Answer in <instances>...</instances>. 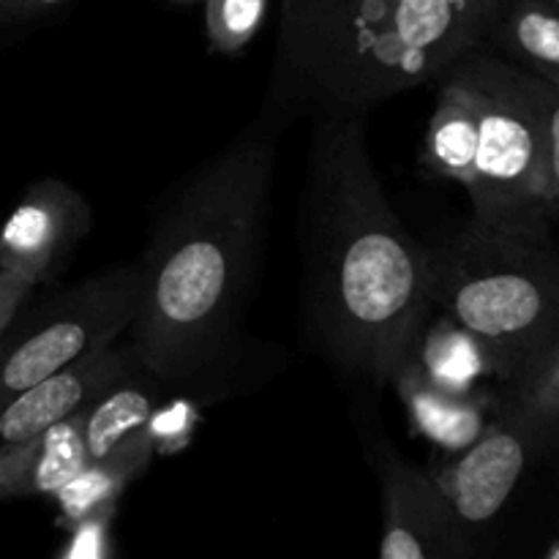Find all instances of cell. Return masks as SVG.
Instances as JSON below:
<instances>
[{
	"label": "cell",
	"instance_id": "obj_1",
	"mask_svg": "<svg viewBox=\"0 0 559 559\" xmlns=\"http://www.w3.org/2000/svg\"><path fill=\"white\" fill-rule=\"evenodd\" d=\"M306 309L333 364L374 385L431 311L426 249L371 162L366 115H317L304 186Z\"/></svg>",
	"mask_w": 559,
	"mask_h": 559
},
{
	"label": "cell",
	"instance_id": "obj_2",
	"mask_svg": "<svg viewBox=\"0 0 559 559\" xmlns=\"http://www.w3.org/2000/svg\"><path fill=\"white\" fill-rule=\"evenodd\" d=\"M276 140L249 131L207 158L158 213L140 262L131 355L158 382L216 364L233 338L265 238Z\"/></svg>",
	"mask_w": 559,
	"mask_h": 559
},
{
	"label": "cell",
	"instance_id": "obj_3",
	"mask_svg": "<svg viewBox=\"0 0 559 559\" xmlns=\"http://www.w3.org/2000/svg\"><path fill=\"white\" fill-rule=\"evenodd\" d=\"M502 0H282V107L366 115L486 47Z\"/></svg>",
	"mask_w": 559,
	"mask_h": 559
},
{
	"label": "cell",
	"instance_id": "obj_4",
	"mask_svg": "<svg viewBox=\"0 0 559 559\" xmlns=\"http://www.w3.org/2000/svg\"><path fill=\"white\" fill-rule=\"evenodd\" d=\"M429 304L500 353L516 391L559 342V240L551 227L469 218L426 249Z\"/></svg>",
	"mask_w": 559,
	"mask_h": 559
},
{
	"label": "cell",
	"instance_id": "obj_5",
	"mask_svg": "<svg viewBox=\"0 0 559 559\" xmlns=\"http://www.w3.org/2000/svg\"><path fill=\"white\" fill-rule=\"evenodd\" d=\"M478 115L473 216L497 227H551L544 194V136L516 63L480 47L451 66Z\"/></svg>",
	"mask_w": 559,
	"mask_h": 559
},
{
	"label": "cell",
	"instance_id": "obj_6",
	"mask_svg": "<svg viewBox=\"0 0 559 559\" xmlns=\"http://www.w3.org/2000/svg\"><path fill=\"white\" fill-rule=\"evenodd\" d=\"M140 265L109 267L52 295L0 338V404L118 342L140 306Z\"/></svg>",
	"mask_w": 559,
	"mask_h": 559
},
{
	"label": "cell",
	"instance_id": "obj_7",
	"mask_svg": "<svg viewBox=\"0 0 559 559\" xmlns=\"http://www.w3.org/2000/svg\"><path fill=\"white\" fill-rule=\"evenodd\" d=\"M559 437V415L506 396L484 435L435 475L469 533L495 522L519 484Z\"/></svg>",
	"mask_w": 559,
	"mask_h": 559
},
{
	"label": "cell",
	"instance_id": "obj_8",
	"mask_svg": "<svg viewBox=\"0 0 559 559\" xmlns=\"http://www.w3.org/2000/svg\"><path fill=\"white\" fill-rule=\"evenodd\" d=\"M382 559H451L475 551V535L445 500L435 475L380 453Z\"/></svg>",
	"mask_w": 559,
	"mask_h": 559
},
{
	"label": "cell",
	"instance_id": "obj_9",
	"mask_svg": "<svg viewBox=\"0 0 559 559\" xmlns=\"http://www.w3.org/2000/svg\"><path fill=\"white\" fill-rule=\"evenodd\" d=\"M91 229L85 194L58 178L36 180L0 224V267L44 287L60 276Z\"/></svg>",
	"mask_w": 559,
	"mask_h": 559
},
{
	"label": "cell",
	"instance_id": "obj_10",
	"mask_svg": "<svg viewBox=\"0 0 559 559\" xmlns=\"http://www.w3.org/2000/svg\"><path fill=\"white\" fill-rule=\"evenodd\" d=\"M134 369L140 366L131 355V347L109 344L66 366L58 374L20 391L9 402L0 404V451L22 445L47 431L49 426L60 424Z\"/></svg>",
	"mask_w": 559,
	"mask_h": 559
},
{
	"label": "cell",
	"instance_id": "obj_11",
	"mask_svg": "<svg viewBox=\"0 0 559 559\" xmlns=\"http://www.w3.org/2000/svg\"><path fill=\"white\" fill-rule=\"evenodd\" d=\"M404 358L413 360L426 380L453 393H513L516 385L500 353L445 311L426 314Z\"/></svg>",
	"mask_w": 559,
	"mask_h": 559
},
{
	"label": "cell",
	"instance_id": "obj_12",
	"mask_svg": "<svg viewBox=\"0 0 559 559\" xmlns=\"http://www.w3.org/2000/svg\"><path fill=\"white\" fill-rule=\"evenodd\" d=\"M393 388L404 402L407 418L420 437L440 448L445 456H456L464 448L473 445L491 418L497 415L500 404L511 393H453L435 385L418 371L409 358H402L391 371Z\"/></svg>",
	"mask_w": 559,
	"mask_h": 559
},
{
	"label": "cell",
	"instance_id": "obj_13",
	"mask_svg": "<svg viewBox=\"0 0 559 559\" xmlns=\"http://www.w3.org/2000/svg\"><path fill=\"white\" fill-rule=\"evenodd\" d=\"M87 462L82 409H76L33 440L0 451V502L58 495Z\"/></svg>",
	"mask_w": 559,
	"mask_h": 559
},
{
	"label": "cell",
	"instance_id": "obj_14",
	"mask_svg": "<svg viewBox=\"0 0 559 559\" xmlns=\"http://www.w3.org/2000/svg\"><path fill=\"white\" fill-rule=\"evenodd\" d=\"M153 453H156V440L147 424L107 456L87 462L58 495H52V500L58 502L60 524L71 530L85 519L112 516L118 497L136 475L145 473Z\"/></svg>",
	"mask_w": 559,
	"mask_h": 559
},
{
	"label": "cell",
	"instance_id": "obj_15",
	"mask_svg": "<svg viewBox=\"0 0 559 559\" xmlns=\"http://www.w3.org/2000/svg\"><path fill=\"white\" fill-rule=\"evenodd\" d=\"M437 107L424 136L420 164L426 173L448 178L469 189L478 156V115L467 85L451 71L437 76Z\"/></svg>",
	"mask_w": 559,
	"mask_h": 559
},
{
	"label": "cell",
	"instance_id": "obj_16",
	"mask_svg": "<svg viewBox=\"0 0 559 559\" xmlns=\"http://www.w3.org/2000/svg\"><path fill=\"white\" fill-rule=\"evenodd\" d=\"M486 49L559 87V0H502Z\"/></svg>",
	"mask_w": 559,
	"mask_h": 559
},
{
	"label": "cell",
	"instance_id": "obj_17",
	"mask_svg": "<svg viewBox=\"0 0 559 559\" xmlns=\"http://www.w3.org/2000/svg\"><path fill=\"white\" fill-rule=\"evenodd\" d=\"M158 388L162 382L156 377L134 369L82 407V435L91 462L107 456L134 431L151 424L158 409Z\"/></svg>",
	"mask_w": 559,
	"mask_h": 559
},
{
	"label": "cell",
	"instance_id": "obj_18",
	"mask_svg": "<svg viewBox=\"0 0 559 559\" xmlns=\"http://www.w3.org/2000/svg\"><path fill=\"white\" fill-rule=\"evenodd\" d=\"M271 0H205L207 44L218 55H235L257 36Z\"/></svg>",
	"mask_w": 559,
	"mask_h": 559
},
{
	"label": "cell",
	"instance_id": "obj_19",
	"mask_svg": "<svg viewBox=\"0 0 559 559\" xmlns=\"http://www.w3.org/2000/svg\"><path fill=\"white\" fill-rule=\"evenodd\" d=\"M522 74L544 136V194L549 211H555L559 205V87L524 69Z\"/></svg>",
	"mask_w": 559,
	"mask_h": 559
},
{
	"label": "cell",
	"instance_id": "obj_20",
	"mask_svg": "<svg viewBox=\"0 0 559 559\" xmlns=\"http://www.w3.org/2000/svg\"><path fill=\"white\" fill-rule=\"evenodd\" d=\"M511 396H519L544 413L559 415V342Z\"/></svg>",
	"mask_w": 559,
	"mask_h": 559
},
{
	"label": "cell",
	"instance_id": "obj_21",
	"mask_svg": "<svg viewBox=\"0 0 559 559\" xmlns=\"http://www.w3.org/2000/svg\"><path fill=\"white\" fill-rule=\"evenodd\" d=\"M38 289L36 282L20 276V273H11L0 267V338L9 331L11 322L22 314L27 304L33 300V293Z\"/></svg>",
	"mask_w": 559,
	"mask_h": 559
},
{
	"label": "cell",
	"instance_id": "obj_22",
	"mask_svg": "<svg viewBox=\"0 0 559 559\" xmlns=\"http://www.w3.org/2000/svg\"><path fill=\"white\" fill-rule=\"evenodd\" d=\"M112 516H93L80 522L74 530V540L66 549V557H102L104 540H107V524Z\"/></svg>",
	"mask_w": 559,
	"mask_h": 559
},
{
	"label": "cell",
	"instance_id": "obj_23",
	"mask_svg": "<svg viewBox=\"0 0 559 559\" xmlns=\"http://www.w3.org/2000/svg\"><path fill=\"white\" fill-rule=\"evenodd\" d=\"M69 0H0V25H22L47 16Z\"/></svg>",
	"mask_w": 559,
	"mask_h": 559
},
{
	"label": "cell",
	"instance_id": "obj_24",
	"mask_svg": "<svg viewBox=\"0 0 559 559\" xmlns=\"http://www.w3.org/2000/svg\"><path fill=\"white\" fill-rule=\"evenodd\" d=\"M551 224H555V233H559V205L551 211Z\"/></svg>",
	"mask_w": 559,
	"mask_h": 559
},
{
	"label": "cell",
	"instance_id": "obj_25",
	"mask_svg": "<svg viewBox=\"0 0 559 559\" xmlns=\"http://www.w3.org/2000/svg\"><path fill=\"white\" fill-rule=\"evenodd\" d=\"M183 3H189V0H183Z\"/></svg>",
	"mask_w": 559,
	"mask_h": 559
}]
</instances>
